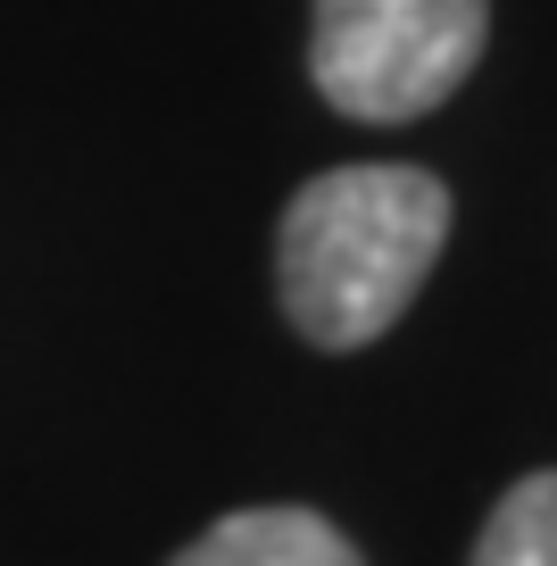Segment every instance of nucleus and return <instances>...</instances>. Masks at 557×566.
<instances>
[{
    "mask_svg": "<svg viewBox=\"0 0 557 566\" xmlns=\"http://www.w3.org/2000/svg\"><path fill=\"white\" fill-rule=\"evenodd\" d=\"M491 0H308V84L349 125H417L474 75Z\"/></svg>",
    "mask_w": 557,
    "mask_h": 566,
    "instance_id": "obj_2",
    "label": "nucleus"
},
{
    "mask_svg": "<svg viewBox=\"0 0 557 566\" xmlns=\"http://www.w3.org/2000/svg\"><path fill=\"white\" fill-rule=\"evenodd\" d=\"M167 566H366V558L316 509H233L200 542H183Z\"/></svg>",
    "mask_w": 557,
    "mask_h": 566,
    "instance_id": "obj_3",
    "label": "nucleus"
},
{
    "mask_svg": "<svg viewBox=\"0 0 557 566\" xmlns=\"http://www.w3.org/2000/svg\"><path fill=\"white\" fill-rule=\"evenodd\" d=\"M466 566H557V467L516 475L500 500H491Z\"/></svg>",
    "mask_w": 557,
    "mask_h": 566,
    "instance_id": "obj_4",
    "label": "nucleus"
},
{
    "mask_svg": "<svg viewBox=\"0 0 557 566\" xmlns=\"http://www.w3.org/2000/svg\"><path fill=\"white\" fill-rule=\"evenodd\" d=\"M450 184L424 167H325L283 200L275 301L308 350H366L450 250Z\"/></svg>",
    "mask_w": 557,
    "mask_h": 566,
    "instance_id": "obj_1",
    "label": "nucleus"
}]
</instances>
